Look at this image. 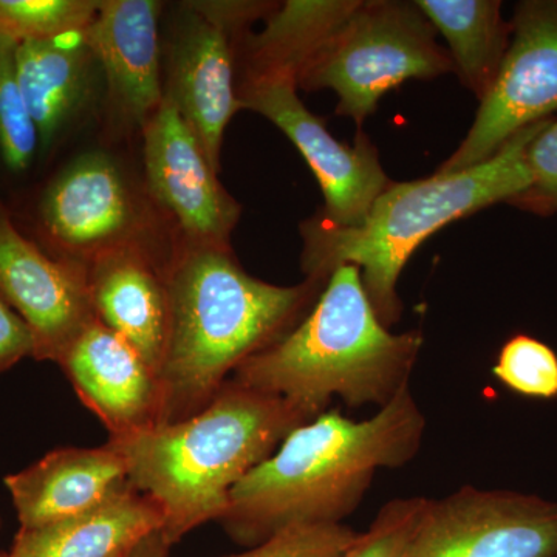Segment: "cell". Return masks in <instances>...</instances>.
Segmentation results:
<instances>
[{
  "instance_id": "1",
  "label": "cell",
  "mask_w": 557,
  "mask_h": 557,
  "mask_svg": "<svg viewBox=\"0 0 557 557\" xmlns=\"http://www.w3.org/2000/svg\"><path fill=\"white\" fill-rule=\"evenodd\" d=\"M424 432L426 417L410 384L369 420H348L338 409L321 413L233 487L218 523L248 548L287 528L343 523L379 469L416 458Z\"/></svg>"
},
{
  "instance_id": "2",
  "label": "cell",
  "mask_w": 557,
  "mask_h": 557,
  "mask_svg": "<svg viewBox=\"0 0 557 557\" xmlns=\"http://www.w3.org/2000/svg\"><path fill=\"white\" fill-rule=\"evenodd\" d=\"M170 333L161 364V424L199 413L233 373L296 327L322 292L249 276L231 248L185 245L164 267Z\"/></svg>"
},
{
  "instance_id": "3",
  "label": "cell",
  "mask_w": 557,
  "mask_h": 557,
  "mask_svg": "<svg viewBox=\"0 0 557 557\" xmlns=\"http://www.w3.org/2000/svg\"><path fill=\"white\" fill-rule=\"evenodd\" d=\"M311 420L285 398L228 380L196 416L106 443L123 458L131 485L156 502L161 534L175 545L218 522L233 487Z\"/></svg>"
},
{
  "instance_id": "4",
  "label": "cell",
  "mask_w": 557,
  "mask_h": 557,
  "mask_svg": "<svg viewBox=\"0 0 557 557\" xmlns=\"http://www.w3.org/2000/svg\"><path fill=\"white\" fill-rule=\"evenodd\" d=\"M549 120L520 131L478 166L391 183L357 226L339 228L321 218L304 223L307 278L325 284L338 267H357L376 317L391 329L403 311L398 278L417 248L454 220L500 201L511 205L525 193L528 146Z\"/></svg>"
},
{
  "instance_id": "5",
  "label": "cell",
  "mask_w": 557,
  "mask_h": 557,
  "mask_svg": "<svg viewBox=\"0 0 557 557\" xmlns=\"http://www.w3.org/2000/svg\"><path fill=\"white\" fill-rule=\"evenodd\" d=\"M420 330L392 333L380 321L357 267L333 271L307 317L252 355L230 380L319 417L333 397L350 408H384L410 384Z\"/></svg>"
},
{
  "instance_id": "6",
  "label": "cell",
  "mask_w": 557,
  "mask_h": 557,
  "mask_svg": "<svg viewBox=\"0 0 557 557\" xmlns=\"http://www.w3.org/2000/svg\"><path fill=\"white\" fill-rule=\"evenodd\" d=\"M453 69L416 3L358 2L300 69L296 83L306 90H335L336 113L361 124L399 84L437 78Z\"/></svg>"
},
{
  "instance_id": "7",
  "label": "cell",
  "mask_w": 557,
  "mask_h": 557,
  "mask_svg": "<svg viewBox=\"0 0 557 557\" xmlns=\"http://www.w3.org/2000/svg\"><path fill=\"white\" fill-rule=\"evenodd\" d=\"M32 234L44 251L89 267L123 249H143L145 208L119 164L101 152L84 153L40 190L32 209Z\"/></svg>"
},
{
  "instance_id": "8",
  "label": "cell",
  "mask_w": 557,
  "mask_h": 557,
  "mask_svg": "<svg viewBox=\"0 0 557 557\" xmlns=\"http://www.w3.org/2000/svg\"><path fill=\"white\" fill-rule=\"evenodd\" d=\"M557 110V2L528 0L516 7L507 53L474 124L440 174L478 166L520 131Z\"/></svg>"
},
{
  "instance_id": "9",
  "label": "cell",
  "mask_w": 557,
  "mask_h": 557,
  "mask_svg": "<svg viewBox=\"0 0 557 557\" xmlns=\"http://www.w3.org/2000/svg\"><path fill=\"white\" fill-rule=\"evenodd\" d=\"M399 557H557V504L474 486L428 498Z\"/></svg>"
},
{
  "instance_id": "10",
  "label": "cell",
  "mask_w": 557,
  "mask_h": 557,
  "mask_svg": "<svg viewBox=\"0 0 557 557\" xmlns=\"http://www.w3.org/2000/svg\"><path fill=\"white\" fill-rule=\"evenodd\" d=\"M289 75L247 78L237 90L240 109L252 110L278 127L298 148L313 171L325 208L322 220L339 228L357 226L383 190L391 185L368 138L347 146L327 131L296 94Z\"/></svg>"
},
{
  "instance_id": "11",
  "label": "cell",
  "mask_w": 557,
  "mask_h": 557,
  "mask_svg": "<svg viewBox=\"0 0 557 557\" xmlns=\"http://www.w3.org/2000/svg\"><path fill=\"white\" fill-rule=\"evenodd\" d=\"M0 296L30 329L38 361L60 364L95 317L87 267L30 239L0 199Z\"/></svg>"
},
{
  "instance_id": "12",
  "label": "cell",
  "mask_w": 557,
  "mask_h": 557,
  "mask_svg": "<svg viewBox=\"0 0 557 557\" xmlns=\"http://www.w3.org/2000/svg\"><path fill=\"white\" fill-rule=\"evenodd\" d=\"M149 193L196 247L231 248L240 208L219 182L199 139L164 97L143 127Z\"/></svg>"
},
{
  "instance_id": "13",
  "label": "cell",
  "mask_w": 557,
  "mask_h": 557,
  "mask_svg": "<svg viewBox=\"0 0 557 557\" xmlns=\"http://www.w3.org/2000/svg\"><path fill=\"white\" fill-rule=\"evenodd\" d=\"M84 406L110 437L161 424V386L134 347L98 319L81 333L60 362Z\"/></svg>"
},
{
  "instance_id": "14",
  "label": "cell",
  "mask_w": 557,
  "mask_h": 557,
  "mask_svg": "<svg viewBox=\"0 0 557 557\" xmlns=\"http://www.w3.org/2000/svg\"><path fill=\"white\" fill-rule=\"evenodd\" d=\"M175 38L170 83L164 97L199 139L209 163L220 172L223 137L234 113L240 110L234 89L228 27L196 7Z\"/></svg>"
},
{
  "instance_id": "15",
  "label": "cell",
  "mask_w": 557,
  "mask_h": 557,
  "mask_svg": "<svg viewBox=\"0 0 557 557\" xmlns=\"http://www.w3.org/2000/svg\"><path fill=\"white\" fill-rule=\"evenodd\" d=\"M156 0H101L84 39L108 81L110 104L123 123L145 127L164 100Z\"/></svg>"
},
{
  "instance_id": "16",
  "label": "cell",
  "mask_w": 557,
  "mask_h": 557,
  "mask_svg": "<svg viewBox=\"0 0 557 557\" xmlns=\"http://www.w3.org/2000/svg\"><path fill=\"white\" fill-rule=\"evenodd\" d=\"M166 263L143 249H123L87 267L95 317L160 373L170 333Z\"/></svg>"
},
{
  "instance_id": "17",
  "label": "cell",
  "mask_w": 557,
  "mask_h": 557,
  "mask_svg": "<svg viewBox=\"0 0 557 557\" xmlns=\"http://www.w3.org/2000/svg\"><path fill=\"white\" fill-rule=\"evenodd\" d=\"M3 482L21 528L75 518L129 485L123 458L108 443L100 448L51 450Z\"/></svg>"
},
{
  "instance_id": "18",
  "label": "cell",
  "mask_w": 557,
  "mask_h": 557,
  "mask_svg": "<svg viewBox=\"0 0 557 557\" xmlns=\"http://www.w3.org/2000/svg\"><path fill=\"white\" fill-rule=\"evenodd\" d=\"M163 528L152 498L127 485L100 507L36 528H20L7 557H127Z\"/></svg>"
},
{
  "instance_id": "19",
  "label": "cell",
  "mask_w": 557,
  "mask_h": 557,
  "mask_svg": "<svg viewBox=\"0 0 557 557\" xmlns=\"http://www.w3.org/2000/svg\"><path fill=\"white\" fill-rule=\"evenodd\" d=\"M94 54L84 33L16 44V72L46 156L86 97Z\"/></svg>"
},
{
  "instance_id": "20",
  "label": "cell",
  "mask_w": 557,
  "mask_h": 557,
  "mask_svg": "<svg viewBox=\"0 0 557 557\" xmlns=\"http://www.w3.org/2000/svg\"><path fill=\"white\" fill-rule=\"evenodd\" d=\"M417 9L442 33L461 81L482 100L507 53L511 24L494 0H418Z\"/></svg>"
},
{
  "instance_id": "21",
  "label": "cell",
  "mask_w": 557,
  "mask_h": 557,
  "mask_svg": "<svg viewBox=\"0 0 557 557\" xmlns=\"http://www.w3.org/2000/svg\"><path fill=\"white\" fill-rule=\"evenodd\" d=\"M358 2H302L292 0L267 22L265 30L248 46L247 78L289 75L313 58L325 40L346 21Z\"/></svg>"
},
{
  "instance_id": "22",
  "label": "cell",
  "mask_w": 557,
  "mask_h": 557,
  "mask_svg": "<svg viewBox=\"0 0 557 557\" xmlns=\"http://www.w3.org/2000/svg\"><path fill=\"white\" fill-rule=\"evenodd\" d=\"M16 44L0 36V166L20 177L39 157V137L17 79Z\"/></svg>"
},
{
  "instance_id": "23",
  "label": "cell",
  "mask_w": 557,
  "mask_h": 557,
  "mask_svg": "<svg viewBox=\"0 0 557 557\" xmlns=\"http://www.w3.org/2000/svg\"><path fill=\"white\" fill-rule=\"evenodd\" d=\"M100 5L101 0H0V36L25 42L84 33Z\"/></svg>"
},
{
  "instance_id": "24",
  "label": "cell",
  "mask_w": 557,
  "mask_h": 557,
  "mask_svg": "<svg viewBox=\"0 0 557 557\" xmlns=\"http://www.w3.org/2000/svg\"><path fill=\"white\" fill-rule=\"evenodd\" d=\"M493 375L523 397L557 398L556 351L533 336L509 338L498 351Z\"/></svg>"
},
{
  "instance_id": "25",
  "label": "cell",
  "mask_w": 557,
  "mask_h": 557,
  "mask_svg": "<svg viewBox=\"0 0 557 557\" xmlns=\"http://www.w3.org/2000/svg\"><path fill=\"white\" fill-rule=\"evenodd\" d=\"M426 500V497H405L387 502L343 557L401 556Z\"/></svg>"
},
{
  "instance_id": "26",
  "label": "cell",
  "mask_w": 557,
  "mask_h": 557,
  "mask_svg": "<svg viewBox=\"0 0 557 557\" xmlns=\"http://www.w3.org/2000/svg\"><path fill=\"white\" fill-rule=\"evenodd\" d=\"M359 536L344 523L298 525L274 534L240 555L223 557H343Z\"/></svg>"
},
{
  "instance_id": "27",
  "label": "cell",
  "mask_w": 557,
  "mask_h": 557,
  "mask_svg": "<svg viewBox=\"0 0 557 557\" xmlns=\"http://www.w3.org/2000/svg\"><path fill=\"white\" fill-rule=\"evenodd\" d=\"M530 186L511 205L539 215L557 211V120H549L527 150Z\"/></svg>"
},
{
  "instance_id": "28",
  "label": "cell",
  "mask_w": 557,
  "mask_h": 557,
  "mask_svg": "<svg viewBox=\"0 0 557 557\" xmlns=\"http://www.w3.org/2000/svg\"><path fill=\"white\" fill-rule=\"evenodd\" d=\"M35 354L30 329L0 296V372H5Z\"/></svg>"
},
{
  "instance_id": "29",
  "label": "cell",
  "mask_w": 557,
  "mask_h": 557,
  "mask_svg": "<svg viewBox=\"0 0 557 557\" xmlns=\"http://www.w3.org/2000/svg\"><path fill=\"white\" fill-rule=\"evenodd\" d=\"M172 545L164 539L161 531L150 534L139 542L127 557H170Z\"/></svg>"
},
{
  "instance_id": "30",
  "label": "cell",
  "mask_w": 557,
  "mask_h": 557,
  "mask_svg": "<svg viewBox=\"0 0 557 557\" xmlns=\"http://www.w3.org/2000/svg\"><path fill=\"white\" fill-rule=\"evenodd\" d=\"M0 557H7V553L5 552H0Z\"/></svg>"
},
{
  "instance_id": "31",
  "label": "cell",
  "mask_w": 557,
  "mask_h": 557,
  "mask_svg": "<svg viewBox=\"0 0 557 557\" xmlns=\"http://www.w3.org/2000/svg\"><path fill=\"white\" fill-rule=\"evenodd\" d=\"M0 528H2V518H0Z\"/></svg>"
}]
</instances>
